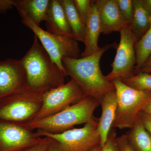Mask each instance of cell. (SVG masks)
<instances>
[{
	"instance_id": "obj_1",
	"label": "cell",
	"mask_w": 151,
	"mask_h": 151,
	"mask_svg": "<svg viewBox=\"0 0 151 151\" xmlns=\"http://www.w3.org/2000/svg\"><path fill=\"white\" fill-rule=\"evenodd\" d=\"M115 43L107 45L90 56L78 58L63 57L62 64L66 76H70L81 87L86 96L100 101L105 94L115 91V86L103 75L100 68L103 55Z\"/></svg>"
},
{
	"instance_id": "obj_2",
	"label": "cell",
	"mask_w": 151,
	"mask_h": 151,
	"mask_svg": "<svg viewBox=\"0 0 151 151\" xmlns=\"http://www.w3.org/2000/svg\"><path fill=\"white\" fill-rule=\"evenodd\" d=\"M20 60L29 90L44 93L65 84V73L52 61L35 36L32 46Z\"/></svg>"
},
{
	"instance_id": "obj_3",
	"label": "cell",
	"mask_w": 151,
	"mask_h": 151,
	"mask_svg": "<svg viewBox=\"0 0 151 151\" xmlns=\"http://www.w3.org/2000/svg\"><path fill=\"white\" fill-rule=\"evenodd\" d=\"M100 105L99 100L86 96L77 103L58 113L45 119L24 124L29 129H37L51 134H59L76 125L87 123L98 124L94 112Z\"/></svg>"
},
{
	"instance_id": "obj_4",
	"label": "cell",
	"mask_w": 151,
	"mask_h": 151,
	"mask_svg": "<svg viewBox=\"0 0 151 151\" xmlns=\"http://www.w3.org/2000/svg\"><path fill=\"white\" fill-rule=\"evenodd\" d=\"M112 82L117 98V109L112 128L131 129L137 120L139 113L151 102V91L133 89L120 79Z\"/></svg>"
},
{
	"instance_id": "obj_5",
	"label": "cell",
	"mask_w": 151,
	"mask_h": 151,
	"mask_svg": "<svg viewBox=\"0 0 151 151\" xmlns=\"http://www.w3.org/2000/svg\"><path fill=\"white\" fill-rule=\"evenodd\" d=\"M43 94L26 89L0 99V122H31L40 110Z\"/></svg>"
},
{
	"instance_id": "obj_6",
	"label": "cell",
	"mask_w": 151,
	"mask_h": 151,
	"mask_svg": "<svg viewBox=\"0 0 151 151\" xmlns=\"http://www.w3.org/2000/svg\"><path fill=\"white\" fill-rule=\"evenodd\" d=\"M18 12L22 17V23L34 33L52 61L65 73L62 58H80L81 54L78 41L73 37L57 35L44 30L33 23L23 12Z\"/></svg>"
},
{
	"instance_id": "obj_7",
	"label": "cell",
	"mask_w": 151,
	"mask_h": 151,
	"mask_svg": "<svg viewBox=\"0 0 151 151\" xmlns=\"http://www.w3.org/2000/svg\"><path fill=\"white\" fill-rule=\"evenodd\" d=\"M98 124L87 123L81 128H73L59 134L37 130L39 137H49L56 142L60 151H91L100 146Z\"/></svg>"
},
{
	"instance_id": "obj_8",
	"label": "cell",
	"mask_w": 151,
	"mask_h": 151,
	"mask_svg": "<svg viewBox=\"0 0 151 151\" xmlns=\"http://www.w3.org/2000/svg\"><path fill=\"white\" fill-rule=\"evenodd\" d=\"M86 96L77 82L71 78L66 84L44 93L41 108L32 122L58 113Z\"/></svg>"
},
{
	"instance_id": "obj_9",
	"label": "cell",
	"mask_w": 151,
	"mask_h": 151,
	"mask_svg": "<svg viewBox=\"0 0 151 151\" xmlns=\"http://www.w3.org/2000/svg\"><path fill=\"white\" fill-rule=\"evenodd\" d=\"M120 42L116 56L111 64L112 70L106 76L108 81L129 78L134 75L136 55L134 45L138 41L132 32L129 24L120 32Z\"/></svg>"
},
{
	"instance_id": "obj_10",
	"label": "cell",
	"mask_w": 151,
	"mask_h": 151,
	"mask_svg": "<svg viewBox=\"0 0 151 151\" xmlns=\"http://www.w3.org/2000/svg\"><path fill=\"white\" fill-rule=\"evenodd\" d=\"M41 138L24 124L0 122V151H18Z\"/></svg>"
},
{
	"instance_id": "obj_11",
	"label": "cell",
	"mask_w": 151,
	"mask_h": 151,
	"mask_svg": "<svg viewBox=\"0 0 151 151\" xmlns=\"http://www.w3.org/2000/svg\"><path fill=\"white\" fill-rule=\"evenodd\" d=\"M26 89L25 74L20 60H0V99Z\"/></svg>"
},
{
	"instance_id": "obj_12",
	"label": "cell",
	"mask_w": 151,
	"mask_h": 151,
	"mask_svg": "<svg viewBox=\"0 0 151 151\" xmlns=\"http://www.w3.org/2000/svg\"><path fill=\"white\" fill-rule=\"evenodd\" d=\"M95 2L99 13L101 33L120 32L129 24L119 10L116 0H96Z\"/></svg>"
},
{
	"instance_id": "obj_13",
	"label": "cell",
	"mask_w": 151,
	"mask_h": 151,
	"mask_svg": "<svg viewBox=\"0 0 151 151\" xmlns=\"http://www.w3.org/2000/svg\"><path fill=\"white\" fill-rule=\"evenodd\" d=\"M102 114L99 119L97 131L101 139L100 146L103 147L108 139V134L112 128L117 107L116 90L105 94L100 102Z\"/></svg>"
},
{
	"instance_id": "obj_14",
	"label": "cell",
	"mask_w": 151,
	"mask_h": 151,
	"mask_svg": "<svg viewBox=\"0 0 151 151\" xmlns=\"http://www.w3.org/2000/svg\"><path fill=\"white\" fill-rule=\"evenodd\" d=\"M101 33L99 13L95 1H92L91 8L86 24V35L84 44L85 48L80 58L90 56L100 50L98 39Z\"/></svg>"
},
{
	"instance_id": "obj_15",
	"label": "cell",
	"mask_w": 151,
	"mask_h": 151,
	"mask_svg": "<svg viewBox=\"0 0 151 151\" xmlns=\"http://www.w3.org/2000/svg\"><path fill=\"white\" fill-rule=\"evenodd\" d=\"M45 22L49 32L74 38L60 0H50Z\"/></svg>"
},
{
	"instance_id": "obj_16",
	"label": "cell",
	"mask_w": 151,
	"mask_h": 151,
	"mask_svg": "<svg viewBox=\"0 0 151 151\" xmlns=\"http://www.w3.org/2000/svg\"><path fill=\"white\" fill-rule=\"evenodd\" d=\"M50 0H17L14 6L18 11L22 12L35 24L40 26L42 22L46 21Z\"/></svg>"
},
{
	"instance_id": "obj_17",
	"label": "cell",
	"mask_w": 151,
	"mask_h": 151,
	"mask_svg": "<svg viewBox=\"0 0 151 151\" xmlns=\"http://www.w3.org/2000/svg\"><path fill=\"white\" fill-rule=\"evenodd\" d=\"M73 37L77 41L84 42L86 24L76 8L73 0H60Z\"/></svg>"
},
{
	"instance_id": "obj_18",
	"label": "cell",
	"mask_w": 151,
	"mask_h": 151,
	"mask_svg": "<svg viewBox=\"0 0 151 151\" xmlns=\"http://www.w3.org/2000/svg\"><path fill=\"white\" fill-rule=\"evenodd\" d=\"M133 2L134 14L129 25L132 32L139 40L150 27L151 14L143 5L141 0H133Z\"/></svg>"
},
{
	"instance_id": "obj_19",
	"label": "cell",
	"mask_w": 151,
	"mask_h": 151,
	"mask_svg": "<svg viewBox=\"0 0 151 151\" xmlns=\"http://www.w3.org/2000/svg\"><path fill=\"white\" fill-rule=\"evenodd\" d=\"M126 135L135 151H151V135L144 127L139 117Z\"/></svg>"
},
{
	"instance_id": "obj_20",
	"label": "cell",
	"mask_w": 151,
	"mask_h": 151,
	"mask_svg": "<svg viewBox=\"0 0 151 151\" xmlns=\"http://www.w3.org/2000/svg\"><path fill=\"white\" fill-rule=\"evenodd\" d=\"M136 55V65L134 74L139 72L141 68L151 54V23L147 31L135 44Z\"/></svg>"
},
{
	"instance_id": "obj_21",
	"label": "cell",
	"mask_w": 151,
	"mask_h": 151,
	"mask_svg": "<svg viewBox=\"0 0 151 151\" xmlns=\"http://www.w3.org/2000/svg\"><path fill=\"white\" fill-rule=\"evenodd\" d=\"M121 80L133 89L141 91H151V74L150 73L139 72Z\"/></svg>"
},
{
	"instance_id": "obj_22",
	"label": "cell",
	"mask_w": 151,
	"mask_h": 151,
	"mask_svg": "<svg viewBox=\"0 0 151 151\" xmlns=\"http://www.w3.org/2000/svg\"><path fill=\"white\" fill-rule=\"evenodd\" d=\"M116 1L122 16L130 24L134 14L133 0H116Z\"/></svg>"
},
{
	"instance_id": "obj_23",
	"label": "cell",
	"mask_w": 151,
	"mask_h": 151,
	"mask_svg": "<svg viewBox=\"0 0 151 151\" xmlns=\"http://www.w3.org/2000/svg\"><path fill=\"white\" fill-rule=\"evenodd\" d=\"M73 2L76 10L86 24L91 8L92 0H73Z\"/></svg>"
},
{
	"instance_id": "obj_24",
	"label": "cell",
	"mask_w": 151,
	"mask_h": 151,
	"mask_svg": "<svg viewBox=\"0 0 151 151\" xmlns=\"http://www.w3.org/2000/svg\"><path fill=\"white\" fill-rule=\"evenodd\" d=\"M54 141L51 138L44 137L35 144L18 151H47Z\"/></svg>"
},
{
	"instance_id": "obj_25",
	"label": "cell",
	"mask_w": 151,
	"mask_h": 151,
	"mask_svg": "<svg viewBox=\"0 0 151 151\" xmlns=\"http://www.w3.org/2000/svg\"><path fill=\"white\" fill-rule=\"evenodd\" d=\"M116 136L115 129L112 128L108 134L107 140L102 147V151H121L116 144Z\"/></svg>"
},
{
	"instance_id": "obj_26",
	"label": "cell",
	"mask_w": 151,
	"mask_h": 151,
	"mask_svg": "<svg viewBox=\"0 0 151 151\" xmlns=\"http://www.w3.org/2000/svg\"><path fill=\"white\" fill-rule=\"evenodd\" d=\"M116 142L121 151H135L129 142L126 134L116 137Z\"/></svg>"
},
{
	"instance_id": "obj_27",
	"label": "cell",
	"mask_w": 151,
	"mask_h": 151,
	"mask_svg": "<svg viewBox=\"0 0 151 151\" xmlns=\"http://www.w3.org/2000/svg\"><path fill=\"white\" fill-rule=\"evenodd\" d=\"M139 118L146 130L151 135V117L142 111L139 113Z\"/></svg>"
},
{
	"instance_id": "obj_28",
	"label": "cell",
	"mask_w": 151,
	"mask_h": 151,
	"mask_svg": "<svg viewBox=\"0 0 151 151\" xmlns=\"http://www.w3.org/2000/svg\"><path fill=\"white\" fill-rule=\"evenodd\" d=\"M14 0H0V14L4 13L14 7Z\"/></svg>"
},
{
	"instance_id": "obj_29",
	"label": "cell",
	"mask_w": 151,
	"mask_h": 151,
	"mask_svg": "<svg viewBox=\"0 0 151 151\" xmlns=\"http://www.w3.org/2000/svg\"><path fill=\"white\" fill-rule=\"evenodd\" d=\"M139 72L151 74V54L150 55V56L148 57L147 59L141 68Z\"/></svg>"
},
{
	"instance_id": "obj_30",
	"label": "cell",
	"mask_w": 151,
	"mask_h": 151,
	"mask_svg": "<svg viewBox=\"0 0 151 151\" xmlns=\"http://www.w3.org/2000/svg\"><path fill=\"white\" fill-rule=\"evenodd\" d=\"M143 5L151 14V0H141Z\"/></svg>"
},
{
	"instance_id": "obj_31",
	"label": "cell",
	"mask_w": 151,
	"mask_h": 151,
	"mask_svg": "<svg viewBox=\"0 0 151 151\" xmlns=\"http://www.w3.org/2000/svg\"><path fill=\"white\" fill-rule=\"evenodd\" d=\"M47 151H60L58 145L55 141H54Z\"/></svg>"
},
{
	"instance_id": "obj_32",
	"label": "cell",
	"mask_w": 151,
	"mask_h": 151,
	"mask_svg": "<svg viewBox=\"0 0 151 151\" xmlns=\"http://www.w3.org/2000/svg\"><path fill=\"white\" fill-rule=\"evenodd\" d=\"M142 111L146 113V114H147L151 117V101Z\"/></svg>"
},
{
	"instance_id": "obj_33",
	"label": "cell",
	"mask_w": 151,
	"mask_h": 151,
	"mask_svg": "<svg viewBox=\"0 0 151 151\" xmlns=\"http://www.w3.org/2000/svg\"><path fill=\"white\" fill-rule=\"evenodd\" d=\"M102 148L101 147V146H99L95 148L92 150L91 151H102Z\"/></svg>"
},
{
	"instance_id": "obj_34",
	"label": "cell",
	"mask_w": 151,
	"mask_h": 151,
	"mask_svg": "<svg viewBox=\"0 0 151 151\" xmlns=\"http://www.w3.org/2000/svg\"><path fill=\"white\" fill-rule=\"evenodd\" d=\"M150 20H151V16Z\"/></svg>"
}]
</instances>
